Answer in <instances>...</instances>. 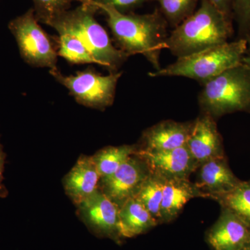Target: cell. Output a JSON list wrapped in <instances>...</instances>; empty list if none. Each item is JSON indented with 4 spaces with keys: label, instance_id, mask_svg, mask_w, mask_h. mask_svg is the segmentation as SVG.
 I'll return each instance as SVG.
<instances>
[{
    "label": "cell",
    "instance_id": "obj_1",
    "mask_svg": "<svg viewBox=\"0 0 250 250\" xmlns=\"http://www.w3.org/2000/svg\"><path fill=\"white\" fill-rule=\"evenodd\" d=\"M95 6L106 16L118 48L129 57L142 54L154 71L160 70V55L163 49H166L169 26L159 8L150 14H123L104 5Z\"/></svg>",
    "mask_w": 250,
    "mask_h": 250
},
{
    "label": "cell",
    "instance_id": "obj_2",
    "mask_svg": "<svg viewBox=\"0 0 250 250\" xmlns=\"http://www.w3.org/2000/svg\"><path fill=\"white\" fill-rule=\"evenodd\" d=\"M81 4L53 18L47 24L59 34H70L82 41L97 64L109 72L119 71L129 56L113 45L107 31L95 18L98 8L85 0Z\"/></svg>",
    "mask_w": 250,
    "mask_h": 250
},
{
    "label": "cell",
    "instance_id": "obj_3",
    "mask_svg": "<svg viewBox=\"0 0 250 250\" xmlns=\"http://www.w3.org/2000/svg\"><path fill=\"white\" fill-rule=\"evenodd\" d=\"M232 34V22L208 0H201L195 12L169 34L166 49L182 58L227 43Z\"/></svg>",
    "mask_w": 250,
    "mask_h": 250
},
{
    "label": "cell",
    "instance_id": "obj_4",
    "mask_svg": "<svg viewBox=\"0 0 250 250\" xmlns=\"http://www.w3.org/2000/svg\"><path fill=\"white\" fill-rule=\"evenodd\" d=\"M248 47V39H240L178 58L160 70L149 72V75L151 77H185L203 85L225 70L243 63Z\"/></svg>",
    "mask_w": 250,
    "mask_h": 250
},
{
    "label": "cell",
    "instance_id": "obj_5",
    "mask_svg": "<svg viewBox=\"0 0 250 250\" xmlns=\"http://www.w3.org/2000/svg\"><path fill=\"white\" fill-rule=\"evenodd\" d=\"M201 113L215 120L236 112H250V70L243 63L225 70L202 85Z\"/></svg>",
    "mask_w": 250,
    "mask_h": 250
},
{
    "label": "cell",
    "instance_id": "obj_6",
    "mask_svg": "<svg viewBox=\"0 0 250 250\" xmlns=\"http://www.w3.org/2000/svg\"><path fill=\"white\" fill-rule=\"evenodd\" d=\"M49 74L68 90L77 103L104 111L114 102L117 85L123 72L103 75L93 69L86 68L77 71L75 75H64L56 67L49 70Z\"/></svg>",
    "mask_w": 250,
    "mask_h": 250
},
{
    "label": "cell",
    "instance_id": "obj_7",
    "mask_svg": "<svg viewBox=\"0 0 250 250\" xmlns=\"http://www.w3.org/2000/svg\"><path fill=\"white\" fill-rule=\"evenodd\" d=\"M9 29L24 62L32 67L49 70L57 67V44L39 24L33 8L10 21Z\"/></svg>",
    "mask_w": 250,
    "mask_h": 250
},
{
    "label": "cell",
    "instance_id": "obj_8",
    "mask_svg": "<svg viewBox=\"0 0 250 250\" xmlns=\"http://www.w3.org/2000/svg\"><path fill=\"white\" fill-rule=\"evenodd\" d=\"M76 207L77 216L94 236L108 238L118 245L123 243L125 239L120 229L119 207L100 189Z\"/></svg>",
    "mask_w": 250,
    "mask_h": 250
},
{
    "label": "cell",
    "instance_id": "obj_9",
    "mask_svg": "<svg viewBox=\"0 0 250 250\" xmlns=\"http://www.w3.org/2000/svg\"><path fill=\"white\" fill-rule=\"evenodd\" d=\"M150 171L142 156L134 154L115 173L100 179L99 188L120 208L127 200L137 195Z\"/></svg>",
    "mask_w": 250,
    "mask_h": 250
},
{
    "label": "cell",
    "instance_id": "obj_10",
    "mask_svg": "<svg viewBox=\"0 0 250 250\" xmlns=\"http://www.w3.org/2000/svg\"><path fill=\"white\" fill-rule=\"evenodd\" d=\"M149 168L166 179H189L198 169V163L186 146L161 152L140 151Z\"/></svg>",
    "mask_w": 250,
    "mask_h": 250
},
{
    "label": "cell",
    "instance_id": "obj_11",
    "mask_svg": "<svg viewBox=\"0 0 250 250\" xmlns=\"http://www.w3.org/2000/svg\"><path fill=\"white\" fill-rule=\"evenodd\" d=\"M194 121H161L143 131L139 143L140 151L161 152L187 145Z\"/></svg>",
    "mask_w": 250,
    "mask_h": 250
},
{
    "label": "cell",
    "instance_id": "obj_12",
    "mask_svg": "<svg viewBox=\"0 0 250 250\" xmlns=\"http://www.w3.org/2000/svg\"><path fill=\"white\" fill-rule=\"evenodd\" d=\"M187 146L200 166L210 159L225 156L216 120L206 113H200L194 121Z\"/></svg>",
    "mask_w": 250,
    "mask_h": 250
},
{
    "label": "cell",
    "instance_id": "obj_13",
    "mask_svg": "<svg viewBox=\"0 0 250 250\" xmlns=\"http://www.w3.org/2000/svg\"><path fill=\"white\" fill-rule=\"evenodd\" d=\"M250 238V229L226 208L206 233L210 250H241Z\"/></svg>",
    "mask_w": 250,
    "mask_h": 250
},
{
    "label": "cell",
    "instance_id": "obj_14",
    "mask_svg": "<svg viewBox=\"0 0 250 250\" xmlns=\"http://www.w3.org/2000/svg\"><path fill=\"white\" fill-rule=\"evenodd\" d=\"M100 181L92 156L82 155L65 174L62 183L67 196L77 207L98 191Z\"/></svg>",
    "mask_w": 250,
    "mask_h": 250
},
{
    "label": "cell",
    "instance_id": "obj_15",
    "mask_svg": "<svg viewBox=\"0 0 250 250\" xmlns=\"http://www.w3.org/2000/svg\"><path fill=\"white\" fill-rule=\"evenodd\" d=\"M197 170L195 184L207 198L231 191L241 182L230 168L226 156L206 161Z\"/></svg>",
    "mask_w": 250,
    "mask_h": 250
},
{
    "label": "cell",
    "instance_id": "obj_16",
    "mask_svg": "<svg viewBox=\"0 0 250 250\" xmlns=\"http://www.w3.org/2000/svg\"><path fill=\"white\" fill-rule=\"evenodd\" d=\"M205 194L189 179H166L160 210V224L170 223L180 214L188 202Z\"/></svg>",
    "mask_w": 250,
    "mask_h": 250
},
{
    "label": "cell",
    "instance_id": "obj_17",
    "mask_svg": "<svg viewBox=\"0 0 250 250\" xmlns=\"http://www.w3.org/2000/svg\"><path fill=\"white\" fill-rule=\"evenodd\" d=\"M119 220L124 239L144 234L159 225L136 197L129 199L119 208Z\"/></svg>",
    "mask_w": 250,
    "mask_h": 250
},
{
    "label": "cell",
    "instance_id": "obj_18",
    "mask_svg": "<svg viewBox=\"0 0 250 250\" xmlns=\"http://www.w3.org/2000/svg\"><path fill=\"white\" fill-rule=\"evenodd\" d=\"M139 150L137 143L107 146L98 150L92 157L100 174V179L106 178L115 173L130 156L137 154Z\"/></svg>",
    "mask_w": 250,
    "mask_h": 250
},
{
    "label": "cell",
    "instance_id": "obj_19",
    "mask_svg": "<svg viewBox=\"0 0 250 250\" xmlns=\"http://www.w3.org/2000/svg\"><path fill=\"white\" fill-rule=\"evenodd\" d=\"M212 200L236 215L250 229V181H241L231 191L216 195Z\"/></svg>",
    "mask_w": 250,
    "mask_h": 250
},
{
    "label": "cell",
    "instance_id": "obj_20",
    "mask_svg": "<svg viewBox=\"0 0 250 250\" xmlns=\"http://www.w3.org/2000/svg\"><path fill=\"white\" fill-rule=\"evenodd\" d=\"M165 182V178L151 170L137 195L135 197L154 217L159 225L160 224L161 205Z\"/></svg>",
    "mask_w": 250,
    "mask_h": 250
},
{
    "label": "cell",
    "instance_id": "obj_21",
    "mask_svg": "<svg viewBox=\"0 0 250 250\" xmlns=\"http://www.w3.org/2000/svg\"><path fill=\"white\" fill-rule=\"evenodd\" d=\"M57 53L71 64L95 63L93 54L84 44L75 36L70 34H59L54 38Z\"/></svg>",
    "mask_w": 250,
    "mask_h": 250
},
{
    "label": "cell",
    "instance_id": "obj_22",
    "mask_svg": "<svg viewBox=\"0 0 250 250\" xmlns=\"http://www.w3.org/2000/svg\"><path fill=\"white\" fill-rule=\"evenodd\" d=\"M159 5L161 14L169 27H177L195 12L201 0H152Z\"/></svg>",
    "mask_w": 250,
    "mask_h": 250
},
{
    "label": "cell",
    "instance_id": "obj_23",
    "mask_svg": "<svg viewBox=\"0 0 250 250\" xmlns=\"http://www.w3.org/2000/svg\"><path fill=\"white\" fill-rule=\"evenodd\" d=\"M75 0H32L36 19L47 25L53 18L68 11Z\"/></svg>",
    "mask_w": 250,
    "mask_h": 250
},
{
    "label": "cell",
    "instance_id": "obj_24",
    "mask_svg": "<svg viewBox=\"0 0 250 250\" xmlns=\"http://www.w3.org/2000/svg\"><path fill=\"white\" fill-rule=\"evenodd\" d=\"M233 15L240 39H248L250 37V0H233Z\"/></svg>",
    "mask_w": 250,
    "mask_h": 250
},
{
    "label": "cell",
    "instance_id": "obj_25",
    "mask_svg": "<svg viewBox=\"0 0 250 250\" xmlns=\"http://www.w3.org/2000/svg\"><path fill=\"white\" fill-rule=\"evenodd\" d=\"M90 4L95 5H104L114 8L117 11L123 14L133 12L141 5L149 0H85Z\"/></svg>",
    "mask_w": 250,
    "mask_h": 250
},
{
    "label": "cell",
    "instance_id": "obj_26",
    "mask_svg": "<svg viewBox=\"0 0 250 250\" xmlns=\"http://www.w3.org/2000/svg\"><path fill=\"white\" fill-rule=\"evenodd\" d=\"M210 4L225 16L230 22H232L233 15V0H208Z\"/></svg>",
    "mask_w": 250,
    "mask_h": 250
},
{
    "label": "cell",
    "instance_id": "obj_27",
    "mask_svg": "<svg viewBox=\"0 0 250 250\" xmlns=\"http://www.w3.org/2000/svg\"><path fill=\"white\" fill-rule=\"evenodd\" d=\"M6 154L3 149L2 145L0 141V197L5 198L9 195L7 189L3 184L4 181V171L5 162H6Z\"/></svg>",
    "mask_w": 250,
    "mask_h": 250
},
{
    "label": "cell",
    "instance_id": "obj_28",
    "mask_svg": "<svg viewBox=\"0 0 250 250\" xmlns=\"http://www.w3.org/2000/svg\"><path fill=\"white\" fill-rule=\"evenodd\" d=\"M248 47L246 56L243 60V64L250 70V37L248 39Z\"/></svg>",
    "mask_w": 250,
    "mask_h": 250
},
{
    "label": "cell",
    "instance_id": "obj_29",
    "mask_svg": "<svg viewBox=\"0 0 250 250\" xmlns=\"http://www.w3.org/2000/svg\"><path fill=\"white\" fill-rule=\"evenodd\" d=\"M241 250H250V238L248 243H246V246L243 247V249Z\"/></svg>",
    "mask_w": 250,
    "mask_h": 250
}]
</instances>
